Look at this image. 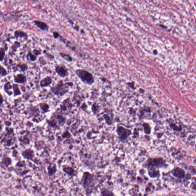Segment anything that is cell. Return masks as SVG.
<instances>
[{
  "label": "cell",
  "instance_id": "cell-16",
  "mask_svg": "<svg viewBox=\"0 0 196 196\" xmlns=\"http://www.w3.org/2000/svg\"><path fill=\"white\" fill-rule=\"evenodd\" d=\"M13 91L14 93V97H16L17 96L21 95V92L19 88V85L18 84H13Z\"/></svg>",
  "mask_w": 196,
  "mask_h": 196
},
{
  "label": "cell",
  "instance_id": "cell-9",
  "mask_svg": "<svg viewBox=\"0 0 196 196\" xmlns=\"http://www.w3.org/2000/svg\"><path fill=\"white\" fill-rule=\"evenodd\" d=\"M22 155L25 159L33 160V158L35 156L34 151L30 149H27L23 151Z\"/></svg>",
  "mask_w": 196,
  "mask_h": 196
},
{
  "label": "cell",
  "instance_id": "cell-29",
  "mask_svg": "<svg viewBox=\"0 0 196 196\" xmlns=\"http://www.w3.org/2000/svg\"><path fill=\"white\" fill-rule=\"evenodd\" d=\"M101 193L102 195H112L114 194L110 192L108 190L106 189H102L101 190Z\"/></svg>",
  "mask_w": 196,
  "mask_h": 196
},
{
  "label": "cell",
  "instance_id": "cell-37",
  "mask_svg": "<svg viewBox=\"0 0 196 196\" xmlns=\"http://www.w3.org/2000/svg\"><path fill=\"white\" fill-rule=\"evenodd\" d=\"M32 1H36V0H32Z\"/></svg>",
  "mask_w": 196,
  "mask_h": 196
},
{
  "label": "cell",
  "instance_id": "cell-15",
  "mask_svg": "<svg viewBox=\"0 0 196 196\" xmlns=\"http://www.w3.org/2000/svg\"><path fill=\"white\" fill-rule=\"evenodd\" d=\"M39 106H40V109L42 111V113L43 114H45L49 112L50 107L48 103H39Z\"/></svg>",
  "mask_w": 196,
  "mask_h": 196
},
{
  "label": "cell",
  "instance_id": "cell-19",
  "mask_svg": "<svg viewBox=\"0 0 196 196\" xmlns=\"http://www.w3.org/2000/svg\"><path fill=\"white\" fill-rule=\"evenodd\" d=\"M37 56L33 54L32 52L31 51H29L27 54L26 58L27 61H29L34 62L37 60Z\"/></svg>",
  "mask_w": 196,
  "mask_h": 196
},
{
  "label": "cell",
  "instance_id": "cell-24",
  "mask_svg": "<svg viewBox=\"0 0 196 196\" xmlns=\"http://www.w3.org/2000/svg\"><path fill=\"white\" fill-rule=\"evenodd\" d=\"M8 74V73L6 69L2 65H0V77L1 78L7 76Z\"/></svg>",
  "mask_w": 196,
  "mask_h": 196
},
{
  "label": "cell",
  "instance_id": "cell-5",
  "mask_svg": "<svg viewBox=\"0 0 196 196\" xmlns=\"http://www.w3.org/2000/svg\"><path fill=\"white\" fill-rule=\"evenodd\" d=\"M116 132L119 139L122 141L127 140L132 134L131 129L126 128L122 126L118 125L117 126Z\"/></svg>",
  "mask_w": 196,
  "mask_h": 196
},
{
  "label": "cell",
  "instance_id": "cell-28",
  "mask_svg": "<svg viewBox=\"0 0 196 196\" xmlns=\"http://www.w3.org/2000/svg\"><path fill=\"white\" fill-rule=\"evenodd\" d=\"M5 50L6 49H4L3 48L1 47L0 48V61L2 62L5 56Z\"/></svg>",
  "mask_w": 196,
  "mask_h": 196
},
{
  "label": "cell",
  "instance_id": "cell-25",
  "mask_svg": "<svg viewBox=\"0 0 196 196\" xmlns=\"http://www.w3.org/2000/svg\"><path fill=\"white\" fill-rule=\"evenodd\" d=\"M43 53L45 55V57L49 61H53L54 59H55V58L54 56L53 55H52V54H50V53H48L47 51V50H44Z\"/></svg>",
  "mask_w": 196,
  "mask_h": 196
},
{
  "label": "cell",
  "instance_id": "cell-17",
  "mask_svg": "<svg viewBox=\"0 0 196 196\" xmlns=\"http://www.w3.org/2000/svg\"><path fill=\"white\" fill-rule=\"evenodd\" d=\"M57 170L56 165L55 164H51L49 165L48 168V172L49 176H52L55 175Z\"/></svg>",
  "mask_w": 196,
  "mask_h": 196
},
{
  "label": "cell",
  "instance_id": "cell-14",
  "mask_svg": "<svg viewBox=\"0 0 196 196\" xmlns=\"http://www.w3.org/2000/svg\"><path fill=\"white\" fill-rule=\"evenodd\" d=\"M34 23L35 25L42 30L48 31L49 30V27L45 22L39 21H34Z\"/></svg>",
  "mask_w": 196,
  "mask_h": 196
},
{
  "label": "cell",
  "instance_id": "cell-32",
  "mask_svg": "<svg viewBox=\"0 0 196 196\" xmlns=\"http://www.w3.org/2000/svg\"><path fill=\"white\" fill-rule=\"evenodd\" d=\"M62 136L64 138H69L71 137V135L68 131H66L62 134Z\"/></svg>",
  "mask_w": 196,
  "mask_h": 196
},
{
  "label": "cell",
  "instance_id": "cell-30",
  "mask_svg": "<svg viewBox=\"0 0 196 196\" xmlns=\"http://www.w3.org/2000/svg\"><path fill=\"white\" fill-rule=\"evenodd\" d=\"M48 123L49 126L52 127V128H55L57 126L56 119H50V120H48Z\"/></svg>",
  "mask_w": 196,
  "mask_h": 196
},
{
  "label": "cell",
  "instance_id": "cell-4",
  "mask_svg": "<svg viewBox=\"0 0 196 196\" xmlns=\"http://www.w3.org/2000/svg\"><path fill=\"white\" fill-rule=\"evenodd\" d=\"M166 165V162L163 159L160 157H157L149 158L147 159L143 166L146 168L152 167L159 169L164 167Z\"/></svg>",
  "mask_w": 196,
  "mask_h": 196
},
{
  "label": "cell",
  "instance_id": "cell-3",
  "mask_svg": "<svg viewBox=\"0 0 196 196\" xmlns=\"http://www.w3.org/2000/svg\"><path fill=\"white\" fill-rule=\"evenodd\" d=\"M75 73L81 81L84 84L91 85L94 82L93 75L86 70L78 69L75 71Z\"/></svg>",
  "mask_w": 196,
  "mask_h": 196
},
{
  "label": "cell",
  "instance_id": "cell-20",
  "mask_svg": "<svg viewBox=\"0 0 196 196\" xmlns=\"http://www.w3.org/2000/svg\"><path fill=\"white\" fill-rule=\"evenodd\" d=\"M14 36L15 38L17 39L18 38L27 37V35L24 31H21L17 30L15 32Z\"/></svg>",
  "mask_w": 196,
  "mask_h": 196
},
{
  "label": "cell",
  "instance_id": "cell-26",
  "mask_svg": "<svg viewBox=\"0 0 196 196\" xmlns=\"http://www.w3.org/2000/svg\"><path fill=\"white\" fill-rule=\"evenodd\" d=\"M143 128H144V132L146 134H150L151 132V128L150 126L149 125L148 123H144L143 125Z\"/></svg>",
  "mask_w": 196,
  "mask_h": 196
},
{
  "label": "cell",
  "instance_id": "cell-22",
  "mask_svg": "<svg viewBox=\"0 0 196 196\" xmlns=\"http://www.w3.org/2000/svg\"><path fill=\"white\" fill-rule=\"evenodd\" d=\"M56 120L58 121V123L60 125H63L65 122L66 118L64 116H63L62 115H57L56 117Z\"/></svg>",
  "mask_w": 196,
  "mask_h": 196
},
{
  "label": "cell",
  "instance_id": "cell-7",
  "mask_svg": "<svg viewBox=\"0 0 196 196\" xmlns=\"http://www.w3.org/2000/svg\"><path fill=\"white\" fill-rule=\"evenodd\" d=\"M14 82L16 84H24L27 82V78L24 74H18L14 75Z\"/></svg>",
  "mask_w": 196,
  "mask_h": 196
},
{
  "label": "cell",
  "instance_id": "cell-36",
  "mask_svg": "<svg viewBox=\"0 0 196 196\" xmlns=\"http://www.w3.org/2000/svg\"><path fill=\"white\" fill-rule=\"evenodd\" d=\"M4 98H3V96H2V94H1V105H2L3 104V102H4Z\"/></svg>",
  "mask_w": 196,
  "mask_h": 196
},
{
  "label": "cell",
  "instance_id": "cell-31",
  "mask_svg": "<svg viewBox=\"0 0 196 196\" xmlns=\"http://www.w3.org/2000/svg\"><path fill=\"white\" fill-rule=\"evenodd\" d=\"M38 61L41 65L45 66L47 64V61L43 56H40L38 59Z\"/></svg>",
  "mask_w": 196,
  "mask_h": 196
},
{
  "label": "cell",
  "instance_id": "cell-10",
  "mask_svg": "<svg viewBox=\"0 0 196 196\" xmlns=\"http://www.w3.org/2000/svg\"><path fill=\"white\" fill-rule=\"evenodd\" d=\"M148 175L151 178H155L158 177L160 175L159 171L158 169L154 167H149L147 168Z\"/></svg>",
  "mask_w": 196,
  "mask_h": 196
},
{
  "label": "cell",
  "instance_id": "cell-18",
  "mask_svg": "<svg viewBox=\"0 0 196 196\" xmlns=\"http://www.w3.org/2000/svg\"><path fill=\"white\" fill-rule=\"evenodd\" d=\"M59 55L63 58L64 60L67 61L69 62H71L73 61V59L71 56L68 54L64 53L63 52H60L59 53Z\"/></svg>",
  "mask_w": 196,
  "mask_h": 196
},
{
  "label": "cell",
  "instance_id": "cell-11",
  "mask_svg": "<svg viewBox=\"0 0 196 196\" xmlns=\"http://www.w3.org/2000/svg\"><path fill=\"white\" fill-rule=\"evenodd\" d=\"M52 83V79L50 76H48L40 81V86L42 88H47L50 86Z\"/></svg>",
  "mask_w": 196,
  "mask_h": 196
},
{
  "label": "cell",
  "instance_id": "cell-2",
  "mask_svg": "<svg viewBox=\"0 0 196 196\" xmlns=\"http://www.w3.org/2000/svg\"><path fill=\"white\" fill-rule=\"evenodd\" d=\"M50 91L53 94L58 97H63L69 92V89L64 83L63 80H61L54 86L50 87Z\"/></svg>",
  "mask_w": 196,
  "mask_h": 196
},
{
  "label": "cell",
  "instance_id": "cell-6",
  "mask_svg": "<svg viewBox=\"0 0 196 196\" xmlns=\"http://www.w3.org/2000/svg\"><path fill=\"white\" fill-rule=\"evenodd\" d=\"M55 71L58 75L62 78L69 75L68 69L64 65L62 64L55 65Z\"/></svg>",
  "mask_w": 196,
  "mask_h": 196
},
{
  "label": "cell",
  "instance_id": "cell-34",
  "mask_svg": "<svg viewBox=\"0 0 196 196\" xmlns=\"http://www.w3.org/2000/svg\"><path fill=\"white\" fill-rule=\"evenodd\" d=\"M53 37H54L55 39H58V38L60 37H61L60 35L59 34V33H58V32H56V31H55V32H53Z\"/></svg>",
  "mask_w": 196,
  "mask_h": 196
},
{
  "label": "cell",
  "instance_id": "cell-35",
  "mask_svg": "<svg viewBox=\"0 0 196 196\" xmlns=\"http://www.w3.org/2000/svg\"><path fill=\"white\" fill-rule=\"evenodd\" d=\"M65 84L66 85L67 87L69 88H71L73 86V83L71 82H67L66 83H65Z\"/></svg>",
  "mask_w": 196,
  "mask_h": 196
},
{
  "label": "cell",
  "instance_id": "cell-13",
  "mask_svg": "<svg viewBox=\"0 0 196 196\" xmlns=\"http://www.w3.org/2000/svg\"><path fill=\"white\" fill-rule=\"evenodd\" d=\"M62 170L64 172L71 176H75L76 174V172L74 168L68 166H65L62 167Z\"/></svg>",
  "mask_w": 196,
  "mask_h": 196
},
{
  "label": "cell",
  "instance_id": "cell-27",
  "mask_svg": "<svg viewBox=\"0 0 196 196\" xmlns=\"http://www.w3.org/2000/svg\"><path fill=\"white\" fill-rule=\"evenodd\" d=\"M20 47V43L18 41H15L14 43V44L12 46L11 48L12 49V51L15 52L17 51V49Z\"/></svg>",
  "mask_w": 196,
  "mask_h": 196
},
{
  "label": "cell",
  "instance_id": "cell-33",
  "mask_svg": "<svg viewBox=\"0 0 196 196\" xmlns=\"http://www.w3.org/2000/svg\"><path fill=\"white\" fill-rule=\"evenodd\" d=\"M32 52L34 55H35L37 56H39L41 55V52L40 50L38 49H34L32 51Z\"/></svg>",
  "mask_w": 196,
  "mask_h": 196
},
{
  "label": "cell",
  "instance_id": "cell-21",
  "mask_svg": "<svg viewBox=\"0 0 196 196\" xmlns=\"http://www.w3.org/2000/svg\"><path fill=\"white\" fill-rule=\"evenodd\" d=\"M16 66L21 72H25L28 69V66L26 63H19L17 64Z\"/></svg>",
  "mask_w": 196,
  "mask_h": 196
},
{
  "label": "cell",
  "instance_id": "cell-12",
  "mask_svg": "<svg viewBox=\"0 0 196 196\" xmlns=\"http://www.w3.org/2000/svg\"><path fill=\"white\" fill-rule=\"evenodd\" d=\"M3 89L4 91L8 96H11L14 94L13 91H12V90H13V85L10 82L8 81L6 82L4 85Z\"/></svg>",
  "mask_w": 196,
  "mask_h": 196
},
{
  "label": "cell",
  "instance_id": "cell-1",
  "mask_svg": "<svg viewBox=\"0 0 196 196\" xmlns=\"http://www.w3.org/2000/svg\"><path fill=\"white\" fill-rule=\"evenodd\" d=\"M95 178L93 174L88 172L83 173L82 178V184L88 193H91L95 185Z\"/></svg>",
  "mask_w": 196,
  "mask_h": 196
},
{
  "label": "cell",
  "instance_id": "cell-8",
  "mask_svg": "<svg viewBox=\"0 0 196 196\" xmlns=\"http://www.w3.org/2000/svg\"><path fill=\"white\" fill-rule=\"evenodd\" d=\"M172 173L174 176L179 179H182L185 176V171L179 167L174 168Z\"/></svg>",
  "mask_w": 196,
  "mask_h": 196
},
{
  "label": "cell",
  "instance_id": "cell-23",
  "mask_svg": "<svg viewBox=\"0 0 196 196\" xmlns=\"http://www.w3.org/2000/svg\"><path fill=\"white\" fill-rule=\"evenodd\" d=\"M12 160L9 157H5L2 159V163L3 166L5 167H7L9 165L11 164Z\"/></svg>",
  "mask_w": 196,
  "mask_h": 196
}]
</instances>
